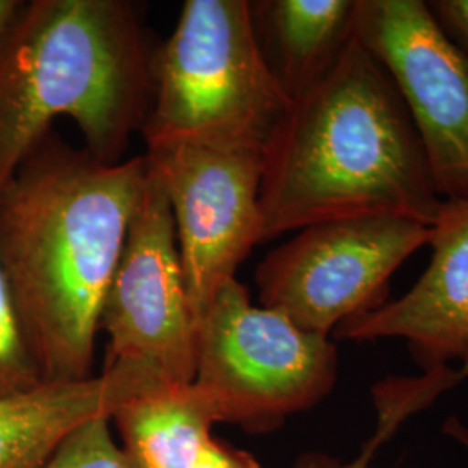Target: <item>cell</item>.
I'll return each instance as SVG.
<instances>
[{
  "label": "cell",
  "instance_id": "obj_15",
  "mask_svg": "<svg viewBox=\"0 0 468 468\" xmlns=\"http://www.w3.org/2000/svg\"><path fill=\"white\" fill-rule=\"evenodd\" d=\"M110 423L112 419L87 421L68 435L42 468H133Z\"/></svg>",
  "mask_w": 468,
  "mask_h": 468
},
{
  "label": "cell",
  "instance_id": "obj_5",
  "mask_svg": "<svg viewBox=\"0 0 468 468\" xmlns=\"http://www.w3.org/2000/svg\"><path fill=\"white\" fill-rule=\"evenodd\" d=\"M336 346L282 313L251 303L236 278L203 313L193 384L218 423L262 432L324 399L336 382Z\"/></svg>",
  "mask_w": 468,
  "mask_h": 468
},
{
  "label": "cell",
  "instance_id": "obj_13",
  "mask_svg": "<svg viewBox=\"0 0 468 468\" xmlns=\"http://www.w3.org/2000/svg\"><path fill=\"white\" fill-rule=\"evenodd\" d=\"M133 468H193L218 423L195 384L164 385L122 406L112 419Z\"/></svg>",
  "mask_w": 468,
  "mask_h": 468
},
{
  "label": "cell",
  "instance_id": "obj_19",
  "mask_svg": "<svg viewBox=\"0 0 468 468\" xmlns=\"http://www.w3.org/2000/svg\"><path fill=\"white\" fill-rule=\"evenodd\" d=\"M21 11H23V4H19L16 0H0V38L11 30Z\"/></svg>",
  "mask_w": 468,
  "mask_h": 468
},
{
  "label": "cell",
  "instance_id": "obj_10",
  "mask_svg": "<svg viewBox=\"0 0 468 468\" xmlns=\"http://www.w3.org/2000/svg\"><path fill=\"white\" fill-rule=\"evenodd\" d=\"M432 259L401 299L344 321L336 340L402 338L427 373L456 361L468 375V200L442 201L431 226Z\"/></svg>",
  "mask_w": 468,
  "mask_h": 468
},
{
  "label": "cell",
  "instance_id": "obj_14",
  "mask_svg": "<svg viewBox=\"0 0 468 468\" xmlns=\"http://www.w3.org/2000/svg\"><path fill=\"white\" fill-rule=\"evenodd\" d=\"M42 382L0 262V398L30 390Z\"/></svg>",
  "mask_w": 468,
  "mask_h": 468
},
{
  "label": "cell",
  "instance_id": "obj_7",
  "mask_svg": "<svg viewBox=\"0 0 468 468\" xmlns=\"http://www.w3.org/2000/svg\"><path fill=\"white\" fill-rule=\"evenodd\" d=\"M146 162L167 191L186 290L200 323L218 290L262 243L264 150L167 141L148 144Z\"/></svg>",
  "mask_w": 468,
  "mask_h": 468
},
{
  "label": "cell",
  "instance_id": "obj_9",
  "mask_svg": "<svg viewBox=\"0 0 468 468\" xmlns=\"http://www.w3.org/2000/svg\"><path fill=\"white\" fill-rule=\"evenodd\" d=\"M354 37L398 87L442 201L468 200V52L423 0H356Z\"/></svg>",
  "mask_w": 468,
  "mask_h": 468
},
{
  "label": "cell",
  "instance_id": "obj_4",
  "mask_svg": "<svg viewBox=\"0 0 468 468\" xmlns=\"http://www.w3.org/2000/svg\"><path fill=\"white\" fill-rule=\"evenodd\" d=\"M146 144L201 141L266 150L292 101L272 75L245 0H187L151 56Z\"/></svg>",
  "mask_w": 468,
  "mask_h": 468
},
{
  "label": "cell",
  "instance_id": "obj_1",
  "mask_svg": "<svg viewBox=\"0 0 468 468\" xmlns=\"http://www.w3.org/2000/svg\"><path fill=\"white\" fill-rule=\"evenodd\" d=\"M148 172L38 148L0 186V262L44 382L92 377L108 286Z\"/></svg>",
  "mask_w": 468,
  "mask_h": 468
},
{
  "label": "cell",
  "instance_id": "obj_11",
  "mask_svg": "<svg viewBox=\"0 0 468 468\" xmlns=\"http://www.w3.org/2000/svg\"><path fill=\"white\" fill-rule=\"evenodd\" d=\"M170 385L153 369L108 363L77 382H42L0 398V468H42L68 435L87 421L113 419L135 398Z\"/></svg>",
  "mask_w": 468,
  "mask_h": 468
},
{
  "label": "cell",
  "instance_id": "obj_16",
  "mask_svg": "<svg viewBox=\"0 0 468 468\" xmlns=\"http://www.w3.org/2000/svg\"><path fill=\"white\" fill-rule=\"evenodd\" d=\"M442 30L468 52V0L427 2Z\"/></svg>",
  "mask_w": 468,
  "mask_h": 468
},
{
  "label": "cell",
  "instance_id": "obj_17",
  "mask_svg": "<svg viewBox=\"0 0 468 468\" xmlns=\"http://www.w3.org/2000/svg\"><path fill=\"white\" fill-rule=\"evenodd\" d=\"M193 468H261L249 452L236 450L210 437Z\"/></svg>",
  "mask_w": 468,
  "mask_h": 468
},
{
  "label": "cell",
  "instance_id": "obj_3",
  "mask_svg": "<svg viewBox=\"0 0 468 468\" xmlns=\"http://www.w3.org/2000/svg\"><path fill=\"white\" fill-rule=\"evenodd\" d=\"M151 58L122 0H35L0 38V186L71 118L85 151L117 164L146 122Z\"/></svg>",
  "mask_w": 468,
  "mask_h": 468
},
{
  "label": "cell",
  "instance_id": "obj_8",
  "mask_svg": "<svg viewBox=\"0 0 468 468\" xmlns=\"http://www.w3.org/2000/svg\"><path fill=\"white\" fill-rule=\"evenodd\" d=\"M100 328L110 336L108 363L144 365L167 384H193L198 323L186 290L167 191L150 165L104 297Z\"/></svg>",
  "mask_w": 468,
  "mask_h": 468
},
{
  "label": "cell",
  "instance_id": "obj_6",
  "mask_svg": "<svg viewBox=\"0 0 468 468\" xmlns=\"http://www.w3.org/2000/svg\"><path fill=\"white\" fill-rule=\"evenodd\" d=\"M431 226L385 216L307 226L259 264L261 305L330 336L344 321L388 302L392 274L431 243Z\"/></svg>",
  "mask_w": 468,
  "mask_h": 468
},
{
  "label": "cell",
  "instance_id": "obj_18",
  "mask_svg": "<svg viewBox=\"0 0 468 468\" xmlns=\"http://www.w3.org/2000/svg\"><path fill=\"white\" fill-rule=\"evenodd\" d=\"M398 420H401V417H398L392 411H387L384 423L378 427V432L373 437V441L369 442L368 448L354 462L342 463V462L330 458V456H324V454H303L293 468H368V460L371 458V452H375V448L382 442L385 435L388 434L392 425L398 423Z\"/></svg>",
  "mask_w": 468,
  "mask_h": 468
},
{
  "label": "cell",
  "instance_id": "obj_2",
  "mask_svg": "<svg viewBox=\"0 0 468 468\" xmlns=\"http://www.w3.org/2000/svg\"><path fill=\"white\" fill-rule=\"evenodd\" d=\"M442 207L401 94L356 37L332 71L269 137L261 183L262 241L351 218L432 226Z\"/></svg>",
  "mask_w": 468,
  "mask_h": 468
},
{
  "label": "cell",
  "instance_id": "obj_12",
  "mask_svg": "<svg viewBox=\"0 0 468 468\" xmlns=\"http://www.w3.org/2000/svg\"><path fill=\"white\" fill-rule=\"evenodd\" d=\"M356 0H266L251 4L261 49L290 101L336 65L354 37Z\"/></svg>",
  "mask_w": 468,
  "mask_h": 468
}]
</instances>
